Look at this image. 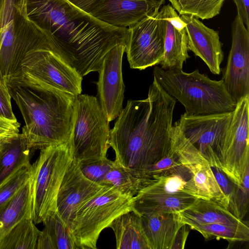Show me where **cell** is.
<instances>
[{"instance_id": "1", "label": "cell", "mask_w": 249, "mask_h": 249, "mask_svg": "<svg viewBox=\"0 0 249 249\" xmlns=\"http://www.w3.org/2000/svg\"><path fill=\"white\" fill-rule=\"evenodd\" d=\"M22 13L45 34L52 51L82 77L98 71L112 48L127 44L128 29L108 25L68 0H23Z\"/></svg>"}, {"instance_id": "2", "label": "cell", "mask_w": 249, "mask_h": 249, "mask_svg": "<svg viewBox=\"0 0 249 249\" xmlns=\"http://www.w3.org/2000/svg\"><path fill=\"white\" fill-rule=\"evenodd\" d=\"M176 101L155 78L146 99L128 100L110 130L115 161L140 173L166 157Z\"/></svg>"}, {"instance_id": "3", "label": "cell", "mask_w": 249, "mask_h": 249, "mask_svg": "<svg viewBox=\"0 0 249 249\" xmlns=\"http://www.w3.org/2000/svg\"><path fill=\"white\" fill-rule=\"evenodd\" d=\"M6 86L24 119L21 133L29 149L41 150L71 140L76 96L24 75L12 79Z\"/></svg>"}, {"instance_id": "4", "label": "cell", "mask_w": 249, "mask_h": 249, "mask_svg": "<svg viewBox=\"0 0 249 249\" xmlns=\"http://www.w3.org/2000/svg\"><path fill=\"white\" fill-rule=\"evenodd\" d=\"M153 75L162 89L179 101L190 115L232 112L236 102L227 91L223 80L211 79L196 69L165 70L156 66Z\"/></svg>"}, {"instance_id": "5", "label": "cell", "mask_w": 249, "mask_h": 249, "mask_svg": "<svg viewBox=\"0 0 249 249\" xmlns=\"http://www.w3.org/2000/svg\"><path fill=\"white\" fill-rule=\"evenodd\" d=\"M31 164L32 220L44 223L57 211V198L63 178L73 160L71 140L40 150Z\"/></svg>"}, {"instance_id": "6", "label": "cell", "mask_w": 249, "mask_h": 249, "mask_svg": "<svg viewBox=\"0 0 249 249\" xmlns=\"http://www.w3.org/2000/svg\"><path fill=\"white\" fill-rule=\"evenodd\" d=\"M71 139L73 159L78 163L107 157L110 147L109 122L97 97L81 94L76 96Z\"/></svg>"}, {"instance_id": "7", "label": "cell", "mask_w": 249, "mask_h": 249, "mask_svg": "<svg viewBox=\"0 0 249 249\" xmlns=\"http://www.w3.org/2000/svg\"><path fill=\"white\" fill-rule=\"evenodd\" d=\"M135 197L106 186L78 209L71 229L78 249H95L99 235L120 215L135 209Z\"/></svg>"}, {"instance_id": "8", "label": "cell", "mask_w": 249, "mask_h": 249, "mask_svg": "<svg viewBox=\"0 0 249 249\" xmlns=\"http://www.w3.org/2000/svg\"><path fill=\"white\" fill-rule=\"evenodd\" d=\"M52 51L45 34L20 11L2 28L0 50V81L6 85L22 76L21 63L30 53Z\"/></svg>"}, {"instance_id": "9", "label": "cell", "mask_w": 249, "mask_h": 249, "mask_svg": "<svg viewBox=\"0 0 249 249\" xmlns=\"http://www.w3.org/2000/svg\"><path fill=\"white\" fill-rule=\"evenodd\" d=\"M249 95L236 102L223 145L213 167L220 169L234 184H242L249 168Z\"/></svg>"}, {"instance_id": "10", "label": "cell", "mask_w": 249, "mask_h": 249, "mask_svg": "<svg viewBox=\"0 0 249 249\" xmlns=\"http://www.w3.org/2000/svg\"><path fill=\"white\" fill-rule=\"evenodd\" d=\"M125 46L131 69L143 70L159 64L164 52L166 20L161 9L128 28Z\"/></svg>"}, {"instance_id": "11", "label": "cell", "mask_w": 249, "mask_h": 249, "mask_svg": "<svg viewBox=\"0 0 249 249\" xmlns=\"http://www.w3.org/2000/svg\"><path fill=\"white\" fill-rule=\"evenodd\" d=\"M21 71L22 75L43 86L74 96L81 93L82 77L50 50L28 54Z\"/></svg>"}, {"instance_id": "12", "label": "cell", "mask_w": 249, "mask_h": 249, "mask_svg": "<svg viewBox=\"0 0 249 249\" xmlns=\"http://www.w3.org/2000/svg\"><path fill=\"white\" fill-rule=\"evenodd\" d=\"M232 115V112L203 115L184 113L174 125L212 167L223 145Z\"/></svg>"}, {"instance_id": "13", "label": "cell", "mask_w": 249, "mask_h": 249, "mask_svg": "<svg viewBox=\"0 0 249 249\" xmlns=\"http://www.w3.org/2000/svg\"><path fill=\"white\" fill-rule=\"evenodd\" d=\"M170 137L171 148L179 162L192 174L197 198L214 200L228 209L229 201L218 185L209 161L175 125H172Z\"/></svg>"}, {"instance_id": "14", "label": "cell", "mask_w": 249, "mask_h": 249, "mask_svg": "<svg viewBox=\"0 0 249 249\" xmlns=\"http://www.w3.org/2000/svg\"><path fill=\"white\" fill-rule=\"evenodd\" d=\"M231 48L222 79L237 102L249 95V31L238 15L231 23Z\"/></svg>"}, {"instance_id": "15", "label": "cell", "mask_w": 249, "mask_h": 249, "mask_svg": "<svg viewBox=\"0 0 249 249\" xmlns=\"http://www.w3.org/2000/svg\"><path fill=\"white\" fill-rule=\"evenodd\" d=\"M125 46L118 45L105 55L96 83L98 100L110 122L122 112L124 86L122 75V59Z\"/></svg>"}, {"instance_id": "16", "label": "cell", "mask_w": 249, "mask_h": 249, "mask_svg": "<svg viewBox=\"0 0 249 249\" xmlns=\"http://www.w3.org/2000/svg\"><path fill=\"white\" fill-rule=\"evenodd\" d=\"M106 187L87 178L79 163L73 159L63 178L57 198L56 213L70 231L80 207Z\"/></svg>"}, {"instance_id": "17", "label": "cell", "mask_w": 249, "mask_h": 249, "mask_svg": "<svg viewBox=\"0 0 249 249\" xmlns=\"http://www.w3.org/2000/svg\"><path fill=\"white\" fill-rule=\"evenodd\" d=\"M160 8L151 0H100L89 14L108 25L128 29Z\"/></svg>"}, {"instance_id": "18", "label": "cell", "mask_w": 249, "mask_h": 249, "mask_svg": "<svg viewBox=\"0 0 249 249\" xmlns=\"http://www.w3.org/2000/svg\"><path fill=\"white\" fill-rule=\"evenodd\" d=\"M180 17L186 24L188 51L200 57L212 73L219 74L224 53L218 33L207 27L194 17Z\"/></svg>"}, {"instance_id": "19", "label": "cell", "mask_w": 249, "mask_h": 249, "mask_svg": "<svg viewBox=\"0 0 249 249\" xmlns=\"http://www.w3.org/2000/svg\"><path fill=\"white\" fill-rule=\"evenodd\" d=\"M160 9L166 20V31L164 55L159 64L165 70H182L190 57L186 24L170 4Z\"/></svg>"}, {"instance_id": "20", "label": "cell", "mask_w": 249, "mask_h": 249, "mask_svg": "<svg viewBox=\"0 0 249 249\" xmlns=\"http://www.w3.org/2000/svg\"><path fill=\"white\" fill-rule=\"evenodd\" d=\"M150 249H172L177 234L184 225L178 213H139Z\"/></svg>"}, {"instance_id": "21", "label": "cell", "mask_w": 249, "mask_h": 249, "mask_svg": "<svg viewBox=\"0 0 249 249\" xmlns=\"http://www.w3.org/2000/svg\"><path fill=\"white\" fill-rule=\"evenodd\" d=\"M181 222L187 226L221 224L232 226L249 225L236 218L228 209L211 199L196 198L188 208L178 212Z\"/></svg>"}, {"instance_id": "22", "label": "cell", "mask_w": 249, "mask_h": 249, "mask_svg": "<svg viewBox=\"0 0 249 249\" xmlns=\"http://www.w3.org/2000/svg\"><path fill=\"white\" fill-rule=\"evenodd\" d=\"M108 228L115 235L117 249H150L141 215L135 209L118 216Z\"/></svg>"}, {"instance_id": "23", "label": "cell", "mask_w": 249, "mask_h": 249, "mask_svg": "<svg viewBox=\"0 0 249 249\" xmlns=\"http://www.w3.org/2000/svg\"><path fill=\"white\" fill-rule=\"evenodd\" d=\"M196 198L182 192L137 194L134 208L139 213H175L188 208Z\"/></svg>"}, {"instance_id": "24", "label": "cell", "mask_w": 249, "mask_h": 249, "mask_svg": "<svg viewBox=\"0 0 249 249\" xmlns=\"http://www.w3.org/2000/svg\"><path fill=\"white\" fill-rule=\"evenodd\" d=\"M31 150L22 133L2 141L0 151V185L18 169L31 163Z\"/></svg>"}, {"instance_id": "25", "label": "cell", "mask_w": 249, "mask_h": 249, "mask_svg": "<svg viewBox=\"0 0 249 249\" xmlns=\"http://www.w3.org/2000/svg\"><path fill=\"white\" fill-rule=\"evenodd\" d=\"M27 218L32 219L30 179L0 211V239L17 224Z\"/></svg>"}, {"instance_id": "26", "label": "cell", "mask_w": 249, "mask_h": 249, "mask_svg": "<svg viewBox=\"0 0 249 249\" xmlns=\"http://www.w3.org/2000/svg\"><path fill=\"white\" fill-rule=\"evenodd\" d=\"M146 180L137 172L125 168L114 160L102 185L113 187L123 195L135 197Z\"/></svg>"}, {"instance_id": "27", "label": "cell", "mask_w": 249, "mask_h": 249, "mask_svg": "<svg viewBox=\"0 0 249 249\" xmlns=\"http://www.w3.org/2000/svg\"><path fill=\"white\" fill-rule=\"evenodd\" d=\"M40 232L32 218L24 219L0 239V249H36Z\"/></svg>"}, {"instance_id": "28", "label": "cell", "mask_w": 249, "mask_h": 249, "mask_svg": "<svg viewBox=\"0 0 249 249\" xmlns=\"http://www.w3.org/2000/svg\"><path fill=\"white\" fill-rule=\"evenodd\" d=\"M190 229L199 232L206 239H225L231 242L249 240V225L232 226L221 224L190 225Z\"/></svg>"}, {"instance_id": "29", "label": "cell", "mask_w": 249, "mask_h": 249, "mask_svg": "<svg viewBox=\"0 0 249 249\" xmlns=\"http://www.w3.org/2000/svg\"><path fill=\"white\" fill-rule=\"evenodd\" d=\"M226 0H169L180 15L208 19L220 13Z\"/></svg>"}, {"instance_id": "30", "label": "cell", "mask_w": 249, "mask_h": 249, "mask_svg": "<svg viewBox=\"0 0 249 249\" xmlns=\"http://www.w3.org/2000/svg\"><path fill=\"white\" fill-rule=\"evenodd\" d=\"M31 163L23 166L0 185V211L7 202L29 181Z\"/></svg>"}, {"instance_id": "31", "label": "cell", "mask_w": 249, "mask_h": 249, "mask_svg": "<svg viewBox=\"0 0 249 249\" xmlns=\"http://www.w3.org/2000/svg\"><path fill=\"white\" fill-rule=\"evenodd\" d=\"M43 224L50 232L56 249H78L70 230L56 212Z\"/></svg>"}, {"instance_id": "32", "label": "cell", "mask_w": 249, "mask_h": 249, "mask_svg": "<svg viewBox=\"0 0 249 249\" xmlns=\"http://www.w3.org/2000/svg\"><path fill=\"white\" fill-rule=\"evenodd\" d=\"M249 208V168L240 185L235 184L234 189L229 199L228 210L240 220L248 213Z\"/></svg>"}, {"instance_id": "33", "label": "cell", "mask_w": 249, "mask_h": 249, "mask_svg": "<svg viewBox=\"0 0 249 249\" xmlns=\"http://www.w3.org/2000/svg\"><path fill=\"white\" fill-rule=\"evenodd\" d=\"M113 163L114 161L107 157L87 163H79V165L82 173L87 178L103 186L105 177Z\"/></svg>"}, {"instance_id": "34", "label": "cell", "mask_w": 249, "mask_h": 249, "mask_svg": "<svg viewBox=\"0 0 249 249\" xmlns=\"http://www.w3.org/2000/svg\"><path fill=\"white\" fill-rule=\"evenodd\" d=\"M11 98L7 86L0 81V116L17 121L12 110Z\"/></svg>"}, {"instance_id": "35", "label": "cell", "mask_w": 249, "mask_h": 249, "mask_svg": "<svg viewBox=\"0 0 249 249\" xmlns=\"http://www.w3.org/2000/svg\"><path fill=\"white\" fill-rule=\"evenodd\" d=\"M23 0H5L0 18V29L3 28L14 18L18 11L22 13Z\"/></svg>"}, {"instance_id": "36", "label": "cell", "mask_w": 249, "mask_h": 249, "mask_svg": "<svg viewBox=\"0 0 249 249\" xmlns=\"http://www.w3.org/2000/svg\"><path fill=\"white\" fill-rule=\"evenodd\" d=\"M211 168L218 185L229 201L235 184L229 179L219 168L215 167H211Z\"/></svg>"}, {"instance_id": "37", "label": "cell", "mask_w": 249, "mask_h": 249, "mask_svg": "<svg viewBox=\"0 0 249 249\" xmlns=\"http://www.w3.org/2000/svg\"><path fill=\"white\" fill-rule=\"evenodd\" d=\"M20 124L0 116V140H5L19 133Z\"/></svg>"}, {"instance_id": "38", "label": "cell", "mask_w": 249, "mask_h": 249, "mask_svg": "<svg viewBox=\"0 0 249 249\" xmlns=\"http://www.w3.org/2000/svg\"><path fill=\"white\" fill-rule=\"evenodd\" d=\"M36 249H56V247L48 229L45 227L38 236Z\"/></svg>"}, {"instance_id": "39", "label": "cell", "mask_w": 249, "mask_h": 249, "mask_svg": "<svg viewBox=\"0 0 249 249\" xmlns=\"http://www.w3.org/2000/svg\"><path fill=\"white\" fill-rule=\"evenodd\" d=\"M236 5L237 15L249 31V0H233Z\"/></svg>"}, {"instance_id": "40", "label": "cell", "mask_w": 249, "mask_h": 249, "mask_svg": "<svg viewBox=\"0 0 249 249\" xmlns=\"http://www.w3.org/2000/svg\"><path fill=\"white\" fill-rule=\"evenodd\" d=\"M188 226L183 225L178 231L172 249H184L189 234Z\"/></svg>"}, {"instance_id": "41", "label": "cell", "mask_w": 249, "mask_h": 249, "mask_svg": "<svg viewBox=\"0 0 249 249\" xmlns=\"http://www.w3.org/2000/svg\"><path fill=\"white\" fill-rule=\"evenodd\" d=\"M74 5L85 12L90 14L100 0H68Z\"/></svg>"}, {"instance_id": "42", "label": "cell", "mask_w": 249, "mask_h": 249, "mask_svg": "<svg viewBox=\"0 0 249 249\" xmlns=\"http://www.w3.org/2000/svg\"><path fill=\"white\" fill-rule=\"evenodd\" d=\"M154 3H155L157 5H158L159 7H160V6L163 4L165 0H151Z\"/></svg>"}, {"instance_id": "43", "label": "cell", "mask_w": 249, "mask_h": 249, "mask_svg": "<svg viewBox=\"0 0 249 249\" xmlns=\"http://www.w3.org/2000/svg\"><path fill=\"white\" fill-rule=\"evenodd\" d=\"M5 0H0V18L3 11Z\"/></svg>"}, {"instance_id": "44", "label": "cell", "mask_w": 249, "mask_h": 249, "mask_svg": "<svg viewBox=\"0 0 249 249\" xmlns=\"http://www.w3.org/2000/svg\"><path fill=\"white\" fill-rule=\"evenodd\" d=\"M2 35V28L0 29V50L1 44Z\"/></svg>"}]
</instances>
